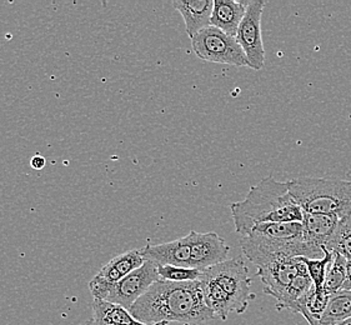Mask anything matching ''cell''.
Listing matches in <instances>:
<instances>
[{
    "label": "cell",
    "mask_w": 351,
    "mask_h": 325,
    "mask_svg": "<svg viewBox=\"0 0 351 325\" xmlns=\"http://www.w3.org/2000/svg\"><path fill=\"white\" fill-rule=\"evenodd\" d=\"M141 255L145 261L153 262L156 265H173L182 268H191V237L162 243V244H147L141 249Z\"/></svg>",
    "instance_id": "11"
},
{
    "label": "cell",
    "mask_w": 351,
    "mask_h": 325,
    "mask_svg": "<svg viewBox=\"0 0 351 325\" xmlns=\"http://www.w3.org/2000/svg\"><path fill=\"white\" fill-rule=\"evenodd\" d=\"M313 280L309 274H299L293 283L289 285L285 291L281 294V297L276 300V311H290L295 313L296 306L299 300L302 299L311 288H313Z\"/></svg>",
    "instance_id": "18"
},
{
    "label": "cell",
    "mask_w": 351,
    "mask_h": 325,
    "mask_svg": "<svg viewBox=\"0 0 351 325\" xmlns=\"http://www.w3.org/2000/svg\"><path fill=\"white\" fill-rule=\"evenodd\" d=\"M109 325H168V323H158V324H144V323H141V322H135V323H132V324H109Z\"/></svg>",
    "instance_id": "25"
},
{
    "label": "cell",
    "mask_w": 351,
    "mask_h": 325,
    "mask_svg": "<svg viewBox=\"0 0 351 325\" xmlns=\"http://www.w3.org/2000/svg\"><path fill=\"white\" fill-rule=\"evenodd\" d=\"M324 253L325 254L322 259L302 258V262L305 263V265L308 268V273H309V276L313 280V285L315 289H323L326 272H328V268L334 258V253H331L328 249H325Z\"/></svg>",
    "instance_id": "21"
},
{
    "label": "cell",
    "mask_w": 351,
    "mask_h": 325,
    "mask_svg": "<svg viewBox=\"0 0 351 325\" xmlns=\"http://www.w3.org/2000/svg\"><path fill=\"white\" fill-rule=\"evenodd\" d=\"M343 290L351 291V261H346V280Z\"/></svg>",
    "instance_id": "24"
},
{
    "label": "cell",
    "mask_w": 351,
    "mask_h": 325,
    "mask_svg": "<svg viewBox=\"0 0 351 325\" xmlns=\"http://www.w3.org/2000/svg\"><path fill=\"white\" fill-rule=\"evenodd\" d=\"M288 186L304 213L329 214L340 220L351 217V180L296 178Z\"/></svg>",
    "instance_id": "5"
},
{
    "label": "cell",
    "mask_w": 351,
    "mask_h": 325,
    "mask_svg": "<svg viewBox=\"0 0 351 325\" xmlns=\"http://www.w3.org/2000/svg\"><path fill=\"white\" fill-rule=\"evenodd\" d=\"M325 249L331 253L343 255L346 261H351V217L340 220L335 233Z\"/></svg>",
    "instance_id": "20"
},
{
    "label": "cell",
    "mask_w": 351,
    "mask_h": 325,
    "mask_svg": "<svg viewBox=\"0 0 351 325\" xmlns=\"http://www.w3.org/2000/svg\"><path fill=\"white\" fill-rule=\"evenodd\" d=\"M158 280H160L158 265L153 262L145 261L141 268L135 269L129 276L123 278L119 283L114 285L112 293L106 298V302L120 305L130 311V308Z\"/></svg>",
    "instance_id": "8"
},
{
    "label": "cell",
    "mask_w": 351,
    "mask_h": 325,
    "mask_svg": "<svg viewBox=\"0 0 351 325\" xmlns=\"http://www.w3.org/2000/svg\"><path fill=\"white\" fill-rule=\"evenodd\" d=\"M129 311L144 324L200 325L217 318L205 303L200 280L174 283L160 279Z\"/></svg>",
    "instance_id": "1"
},
{
    "label": "cell",
    "mask_w": 351,
    "mask_h": 325,
    "mask_svg": "<svg viewBox=\"0 0 351 325\" xmlns=\"http://www.w3.org/2000/svg\"><path fill=\"white\" fill-rule=\"evenodd\" d=\"M247 1L214 0L211 25L223 30L228 36H237L240 23L246 13Z\"/></svg>",
    "instance_id": "13"
},
{
    "label": "cell",
    "mask_w": 351,
    "mask_h": 325,
    "mask_svg": "<svg viewBox=\"0 0 351 325\" xmlns=\"http://www.w3.org/2000/svg\"><path fill=\"white\" fill-rule=\"evenodd\" d=\"M45 164H47V160H45V158L42 156H33V158L30 159V165H32L33 169L42 170L43 168L45 167Z\"/></svg>",
    "instance_id": "23"
},
{
    "label": "cell",
    "mask_w": 351,
    "mask_h": 325,
    "mask_svg": "<svg viewBox=\"0 0 351 325\" xmlns=\"http://www.w3.org/2000/svg\"><path fill=\"white\" fill-rule=\"evenodd\" d=\"M237 233L246 237L264 223H302L304 212L290 194L288 182L264 178L252 186L244 200L230 205Z\"/></svg>",
    "instance_id": "2"
},
{
    "label": "cell",
    "mask_w": 351,
    "mask_h": 325,
    "mask_svg": "<svg viewBox=\"0 0 351 325\" xmlns=\"http://www.w3.org/2000/svg\"><path fill=\"white\" fill-rule=\"evenodd\" d=\"M265 4L263 0L247 1L245 15L235 36L245 53L249 68L254 71H261L265 65V50L261 36V15Z\"/></svg>",
    "instance_id": "7"
},
{
    "label": "cell",
    "mask_w": 351,
    "mask_h": 325,
    "mask_svg": "<svg viewBox=\"0 0 351 325\" xmlns=\"http://www.w3.org/2000/svg\"><path fill=\"white\" fill-rule=\"evenodd\" d=\"M335 325H351V318L343 320V322H340V323H337V324Z\"/></svg>",
    "instance_id": "26"
},
{
    "label": "cell",
    "mask_w": 351,
    "mask_h": 325,
    "mask_svg": "<svg viewBox=\"0 0 351 325\" xmlns=\"http://www.w3.org/2000/svg\"><path fill=\"white\" fill-rule=\"evenodd\" d=\"M346 280V259L343 255L334 253V258L325 276L324 290L329 294H335L343 290Z\"/></svg>",
    "instance_id": "19"
},
{
    "label": "cell",
    "mask_w": 351,
    "mask_h": 325,
    "mask_svg": "<svg viewBox=\"0 0 351 325\" xmlns=\"http://www.w3.org/2000/svg\"><path fill=\"white\" fill-rule=\"evenodd\" d=\"M191 47L197 57L210 63L249 67L244 50L237 38L228 36L215 27H208L191 39Z\"/></svg>",
    "instance_id": "6"
},
{
    "label": "cell",
    "mask_w": 351,
    "mask_h": 325,
    "mask_svg": "<svg viewBox=\"0 0 351 325\" xmlns=\"http://www.w3.org/2000/svg\"><path fill=\"white\" fill-rule=\"evenodd\" d=\"M306 273L308 268L305 263L302 262V258H294L276 261L258 267L256 276H259L261 283L264 284V293L278 300L296 276Z\"/></svg>",
    "instance_id": "9"
},
{
    "label": "cell",
    "mask_w": 351,
    "mask_h": 325,
    "mask_svg": "<svg viewBox=\"0 0 351 325\" xmlns=\"http://www.w3.org/2000/svg\"><path fill=\"white\" fill-rule=\"evenodd\" d=\"M240 247L256 267L294 258L322 259L325 254V248L322 249L308 241L302 223L298 221L259 224L243 237Z\"/></svg>",
    "instance_id": "3"
},
{
    "label": "cell",
    "mask_w": 351,
    "mask_h": 325,
    "mask_svg": "<svg viewBox=\"0 0 351 325\" xmlns=\"http://www.w3.org/2000/svg\"><path fill=\"white\" fill-rule=\"evenodd\" d=\"M144 263L145 259L141 255V249L129 250L106 263V265L99 270L97 276L114 287L135 269L141 268Z\"/></svg>",
    "instance_id": "15"
},
{
    "label": "cell",
    "mask_w": 351,
    "mask_h": 325,
    "mask_svg": "<svg viewBox=\"0 0 351 325\" xmlns=\"http://www.w3.org/2000/svg\"><path fill=\"white\" fill-rule=\"evenodd\" d=\"M158 273L162 280L185 283V282H197L200 280L203 272L193 268H182L173 265H158Z\"/></svg>",
    "instance_id": "22"
},
{
    "label": "cell",
    "mask_w": 351,
    "mask_h": 325,
    "mask_svg": "<svg viewBox=\"0 0 351 325\" xmlns=\"http://www.w3.org/2000/svg\"><path fill=\"white\" fill-rule=\"evenodd\" d=\"M340 219L329 214L304 213L302 226L308 241L316 247L326 248L337 229Z\"/></svg>",
    "instance_id": "14"
},
{
    "label": "cell",
    "mask_w": 351,
    "mask_h": 325,
    "mask_svg": "<svg viewBox=\"0 0 351 325\" xmlns=\"http://www.w3.org/2000/svg\"><path fill=\"white\" fill-rule=\"evenodd\" d=\"M351 318V291L340 290L331 294L329 304L317 325H335Z\"/></svg>",
    "instance_id": "17"
},
{
    "label": "cell",
    "mask_w": 351,
    "mask_h": 325,
    "mask_svg": "<svg viewBox=\"0 0 351 325\" xmlns=\"http://www.w3.org/2000/svg\"><path fill=\"white\" fill-rule=\"evenodd\" d=\"M330 294L323 289H315L314 287L299 300L296 306V314H302L309 325H317L323 317L324 311L329 304Z\"/></svg>",
    "instance_id": "16"
},
{
    "label": "cell",
    "mask_w": 351,
    "mask_h": 325,
    "mask_svg": "<svg viewBox=\"0 0 351 325\" xmlns=\"http://www.w3.org/2000/svg\"><path fill=\"white\" fill-rule=\"evenodd\" d=\"M200 283L205 303L217 318L224 322L230 314L245 313L255 299L249 269L241 258L228 259L204 270Z\"/></svg>",
    "instance_id": "4"
},
{
    "label": "cell",
    "mask_w": 351,
    "mask_h": 325,
    "mask_svg": "<svg viewBox=\"0 0 351 325\" xmlns=\"http://www.w3.org/2000/svg\"><path fill=\"white\" fill-rule=\"evenodd\" d=\"M189 234L191 237V268L204 272L228 261L230 249L218 234L197 233L195 230H191Z\"/></svg>",
    "instance_id": "10"
},
{
    "label": "cell",
    "mask_w": 351,
    "mask_h": 325,
    "mask_svg": "<svg viewBox=\"0 0 351 325\" xmlns=\"http://www.w3.org/2000/svg\"><path fill=\"white\" fill-rule=\"evenodd\" d=\"M173 7L183 16L185 30L190 39L203 29L210 27L214 0H176Z\"/></svg>",
    "instance_id": "12"
}]
</instances>
